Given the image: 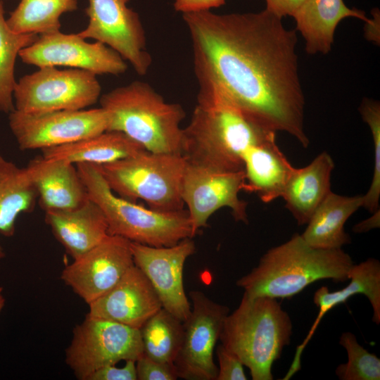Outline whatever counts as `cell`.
Listing matches in <instances>:
<instances>
[{
  "label": "cell",
  "mask_w": 380,
  "mask_h": 380,
  "mask_svg": "<svg viewBox=\"0 0 380 380\" xmlns=\"http://www.w3.org/2000/svg\"><path fill=\"white\" fill-rule=\"evenodd\" d=\"M199 84L211 86L248 118L287 132L304 148L305 96L296 30L266 8L257 13L182 14Z\"/></svg>",
  "instance_id": "obj_1"
},
{
  "label": "cell",
  "mask_w": 380,
  "mask_h": 380,
  "mask_svg": "<svg viewBox=\"0 0 380 380\" xmlns=\"http://www.w3.org/2000/svg\"><path fill=\"white\" fill-rule=\"evenodd\" d=\"M276 139L215 88L199 84L197 104L183 129L182 154L190 163L226 171L243 170L251 147Z\"/></svg>",
  "instance_id": "obj_2"
},
{
  "label": "cell",
  "mask_w": 380,
  "mask_h": 380,
  "mask_svg": "<svg viewBox=\"0 0 380 380\" xmlns=\"http://www.w3.org/2000/svg\"><path fill=\"white\" fill-rule=\"evenodd\" d=\"M353 264L342 248H315L295 234L285 243L269 249L258 265L236 284L250 296L290 298L320 279L348 280Z\"/></svg>",
  "instance_id": "obj_3"
},
{
  "label": "cell",
  "mask_w": 380,
  "mask_h": 380,
  "mask_svg": "<svg viewBox=\"0 0 380 380\" xmlns=\"http://www.w3.org/2000/svg\"><path fill=\"white\" fill-rule=\"evenodd\" d=\"M293 325L277 298L243 293L225 317L221 344L247 367L253 380H272V367L290 344Z\"/></svg>",
  "instance_id": "obj_4"
},
{
  "label": "cell",
  "mask_w": 380,
  "mask_h": 380,
  "mask_svg": "<svg viewBox=\"0 0 380 380\" xmlns=\"http://www.w3.org/2000/svg\"><path fill=\"white\" fill-rule=\"evenodd\" d=\"M99 102L108 117L107 130L125 134L148 151L182 154L185 111L148 83L136 80L115 88Z\"/></svg>",
  "instance_id": "obj_5"
},
{
  "label": "cell",
  "mask_w": 380,
  "mask_h": 380,
  "mask_svg": "<svg viewBox=\"0 0 380 380\" xmlns=\"http://www.w3.org/2000/svg\"><path fill=\"white\" fill-rule=\"evenodd\" d=\"M75 165L89 198L104 215L109 235L154 247L171 246L186 238L194 237L187 210L161 212L146 208L115 194L98 165Z\"/></svg>",
  "instance_id": "obj_6"
},
{
  "label": "cell",
  "mask_w": 380,
  "mask_h": 380,
  "mask_svg": "<svg viewBox=\"0 0 380 380\" xmlns=\"http://www.w3.org/2000/svg\"><path fill=\"white\" fill-rule=\"evenodd\" d=\"M187 161L181 153L144 150L134 156L100 165L101 172L118 196L161 212L184 209L182 197Z\"/></svg>",
  "instance_id": "obj_7"
},
{
  "label": "cell",
  "mask_w": 380,
  "mask_h": 380,
  "mask_svg": "<svg viewBox=\"0 0 380 380\" xmlns=\"http://www.w3.org/2000/svg\"><path fill=\"white\" fill-rule=\"evenodd\" d=\"M39 68L16 82L15 110L23 113L82 110L95 104L101 97V84L91 72L54 66Z\"/></svg>",
  "instance_id": "obj_8"
},
{
  "label": "cell",
  "mask_w": 380,
  "mask_h": 380,
  "mask_svg": "<svg viewBox=\"0 0 380 380\" xmlns=\"http://www.w3.org/2000/svg\"><path fill=\"white\" fill-rule=\"evenodd\" d=\"M65 361L76 378L87 380L96 370L120 361H137L143 355L139 329L86 315L76 325Z\"/></svg>",
  "instance_id": "obj_9"
},
{
  "label": "cell",
  "mask_w": 380,
  "mask_h": 380,
  "mask_svg": "<svg viewBox=\"0 0 380 380\" xmlns=\"http://www.w3.org/2000/svg\"><path fill=\"white\" fill-rule=\"evenodd\" d=\"M10 129L22 151L60 146L99 134L108 129V117L101 107L8 114Z\"/></svg>",
  "instance_id": "obj_10"
},
{
  "label": "cell",
  "mask_w": 380,
  "mask_h": 380,
  "mask_svg": "<svg viewBox=\"0 0 380 380\" xmlns=\"http://www.w3.org/2000/svg\"><path fill=\"white\" fill-rule=\"evenodd\" d=\"M189 297L191 312L183 322L182 342L174 362L177 374L187 380H215L213 353L229 309L201 291H190Z\"/></svg>",
  "instance_id": "obj_11"
},
{
  "label": "cell",
  "mask_w": 380,
  "mask_h": 380,
  "mask_svg": "<svg viewBox=\"0 0 380 380\" xmlns=\"http://www.w3.org/2000/svg\"><path fill=\"white\" fill-rule=\"evenodd\" d=\"M131 0H88L85 29L77 33L117 51L135 72L145 75L152 58L146 49V37L139 15L127 6Z\"/></svg>",
  "instance_id": "obj_12"
},
{
  "label": "cell",
  "mask_w": 380,
  "mask_h": 380,
  "mask_svg": "<svg viewBox=\"0 0 380 380\" xmlns=\"http://www.w3.org/2000/svg\"><path fill=\"white\" fill-rule=\"evenodd\" d=\"M244 184V170L226 171L187 162L182 197L187 206L194 236L207 227L210 217L222 208H230L236 221L248 223L247 203L239 197Z\"/></svg>",
  "instance_id": "obj_13"
},
{
  "label": "cell",
  "mask_w": 380,
  "mask_h": 380,
  "mask_svg": "<svg viewBox=\"0 0 380 380\" xmlns=\"http://www.w3.org/2000/svg\"><path fill=\"white\" fill-rule=\"evenodd\" d=\"M18 56L24 63L38 68L66 66L85 70L95 75H118L127 65L123 58L107 45L87 42L77 34L59 31L38 35Z\"/></svg>",
  "instance_id": "obj_14"
},
{
  "label": "cell",
  "mask_w": 380,
  "mask_h": 380,
  "mask_svg": "<svg viewBox=\"0 0 380 380\" xmlns=\"http://www.w3.org/2000/svg\"><path fill=\"white\" fill-rule=\"evenodd\" d=\"M134 265L131 241L108 235L65 266L61 279L89 305L113 288Z\"/></svg>",
  "instance_id": "obj_15"
},
{
  "label": "cell",
  "mask_w": 380,
  "mask_h": 380,
  "mask_svg": "<svg viewBox=\"0 0 380 380\" xmlns=\"http://www.w3.org/2000/svg\"><path fill=\"white\" fill-rule=\"evenodd\" d=\"M131 250L134 265L149 280L162 307L184 322L191 305L184 291L183 272L186 259L196 251L192 238L164 247L131 242Z\"/></svg>",
  "instance_id": "obj_16"
},
{
  "label": "cell",
  "mask_w": 380,
  "mask_h": 380,
  "mask_svg": "<svg viewBox=\"0 0 380 380\" xmlns=\"http://www.w3.org/2000/svg\"><path fill=\"white\" fill-rule=\"evenodd\" d=\"M88 305L90 317L137 329L163 308L149 280L135 265L113 288Z\"/></svg>",
  "instance_id": "obj_17"
},
{
  "label": "cell",
  "mask_w": 380,
  "mask_h": 380,
  "mask_svg": "<svg viewBox=\"0 0 380 380\" xmlns=\"http://www.w3.org/2000/svg\"><path fill=\"white\" fill-rule=\"evenodd\" d=\"M350 283L343 289L330 292L327 286H322L314 293L313 302L319 312L303 341L297 346L294 357L283 380H288L301 368L302 353L315 332L323 317L335 306L344 303L356 294H363L369 300L373 310L372 320L380 323V262L377 259L367 260L351 267L348 272Z\"/></svg>",
  "instance_id": "obj_18"
},
{
  "label": "cell",
  "mask_w": 380,
  "mask_h": 380,
  "mask_svg": "<svg viewBox=\"0 0 380 380\" xmlns=\"http://www.w3.org/2000/svg\"><path fill=\"white\" fill-rule=\"evenodd\" d=\"M26 167L45 212L74 209L88 201L86 187L75 164L40 156Z\"/></svg>",
  "instance_id": "obj_19"
},
{
  "label": "cell",
  "mask_w": 380,
  "mask_h": 380,
  "mask_svg": "<svg viewBox=\"0 0 380 380\" xmlns=\"http://www.w3.org/2000/svg\"><path fill=\"white\" fill-rule=\"evenodd\" d=\"M45 221L55 238L73 260L109 235L104 215L89 198L74 209L45 212Z\"/></svg>",
  "instance_id": "obj_20"
},
{
  "label": "cell",
  "mask_w": 380,
  "mask_h": 380,
  "mask_svg": "<svg viewBox=\"0 0 380 380\" xmlns=\"http://www.w3.org/2000/svg\"><path fill=\"white\" fill-rule=\"evenodd\" d=\"M334 163L323 151L307 166L294 167L281 198L286 208L299 226L306 224L311 215L331 190V176Z\"/></svg>",
  "instance_id": "obj_21"
},
{
  "label": "cell",
  "mask_w": 380,
  "mask_h": 380,
  "mask_svg": "<svg viewBox=\"0 0 380 380\" xmlns=\"http://www.w3.org/2000/svg\"><path fill=\"white\" fill-rule=\"evenodd\" d=\"M293 17L309 54L330 51L335 30L343 18L355 17L367 24L373 22L362 11L349 8L343 0H305Z\"/></svg>",
  "instance_id": "obj_22"
},
{
  "label": "cell",
  "mask_w": 380,
  "mask_h": 380,
  "mask_svg": "<svg viewBox=\"0 0 380 380\" xmlns=\"http://www.w3.org/2000/svg\"><path fill=\"white\" fill-rule=\"evenodd\" d=\"M243 190L255 193L268 203L281 197L294 167L276 143V139L248 148L243 156Z\"/></svg>",
  "instance_id": "obj_23"
},
{
  "label": "cell",
  "mask_w": 380,
  "mask_h": 380,
  "mask_svg": "<svg viewBox=\"0 0 380 380\" xmlns=\"http://www.w3.org/2000/svg\"><path fill=\"white\" fill-rule=\"evenodd\" d=\"M363 203L364 195L347 196L330 191L311 215L301 237L315 248H342L351 241L344 224Z\"/></svg>",
  "instance_id": "obj_24"
},
{
  "label": "cell",
  "mask_w": 380,
  "mask_h": 380,
  "mask_svg": "<svg viewBox=\"0 0 380 380\" xmlns=\"http://www.w3.org/2000/svg\"><path fill=\"white\" fill-rule=\"evenodd\" d=\"M144 150L143 146L118 131L106 130L99 134L65 145L46 148L42 156L63 160L77 165H103L134 156Z\"/></svg>",
  "instance_id": "obj_25"
},
{
  "label": "cell",
  "mask_w": 380,
  "mask_h": 380,
  "mask_svg": "<svg viewBox=\"0 0 380 380\" xmlns=\"http://www.w3.org/2000/svg\"><path fill=\"white\" fill-rule=\"evenodd\" d=\"M37 198L27 168L20 167L0 155V234L13 236L18 217L30 212ZM4 256L0 244V260Z\"/></svg>",
  "instance_id": "obj_26"
},
{
  "label": "cell",
  "mask_w": 380,
  "mask_h": 380,
  "mask_svg": "<svg viewBox=\"0 0 380 380\" xmlns=\"http://www.w3.org/2000/svg\"><path fill=\"white\" fill-rule=\"evenodd\" d=\"M77 9V0H20L6 23L16 33L48 34L60 30L63 13Z\"/></svg>",
  "instance_id": "obj_27"
},
{
  "label": "cell",
  "mask_w": 380,
  "mask_h": 380,
  "mask_svg": "<svg viewBox=\"0 0 380 380\" xmlns=\"http://www.w3.org/2000/svg\"><path fill=\"white\" fill-rule=\"evenodd\" d=\"M143 354L160 362L174 364L183 338V322L163 308L139 329Z\"/></svg>",
  "instance_id": "obj_28"
},
{
  "label": "cell",
  "mask_w": 380,
  "mask_h": 380,
  "mask_svg": "<svg viewBox=\"0 0 380 380\" xmlns=\"http://www.w3.org/2000/svg\"><path fill=\"white\" fill-rule=\"evenodd\" d=\"M36 34H20L12 31L4 17L0 1V111L9 114L15 110L13 90L16 83L15 63L19 52L32 44Z\"/></svg>",
  "instance_id": "obj_29"
},
{
  "label": "cell",
  "mask_w": 380,
  "mask_h": 380,
  "mask_svg": "<svg viewBox=\"0 0 380 380\" xmlns=\"http://www.w3.org/2000/svg\"><path fill=\"white\" fill-rule=\"evenodd\" d=\"M339 344L346 350L348 355L347 362L339 365L336 369L335 373L339 379H380V359L360 345L353 333H343Z\"/></svg>",
  "instance_id": "obj_30"
},
{
  "label": "cell",
  "mask_w": 380,
  "mask_h": 380,
  "mask_svg": "<svg viewBox=\"0 0 380 380\" xmlns=\"http://www.w3.org/2000/svg\"><path fill=\"white\" fill-rule=\"evenodd\" d=\"M359 111L368 125L373 140L374 171L370 186L364 195L363 206L373 213L379 209L380 198V105L374 100L365 99Z\"/></svg>",
  "instance_id": "obj_31"
},
{
  "label": "cell",
  "mask_w": 380,
  "mask_h": 380,
  "mask_svg": "<svg viewBox=\"0 0 380 380\" xmlns=\"http://www.w3.org/2000/svg\"><path fill=\"white\" fill-rule=\"evenodd\" d=\"M138 380H175L178 378L174 364L153 360L144 354L136 361Z\"/></svg>",
  "instance_id": "obj_32"
},
{
  "label": "cell",
  "mask_w": 380,
  "mask_h": 380,
  "mask_svg": "<svg viewBox=\"0 0 380 380\" xmlns=\"http://www.w3.org/2000/svg\"><path fill=\"white\" fill-rule=\"evenodd\" d=\"M219 362L215 380H246L248 378L243 370V365L232 353L222 344L216 349Z\"/></svg>",
  "instance_id": "obj_33"
},
{
  "label": "cell",
  "mask_w": 380,
  "mask_h": 380,
  "mask_svg": "<svg viewBox=\"0 0 380 380\" xmlns=\"http://www.w3.org/2000/svg\"><path fill=\"white\" fill-rule=\"evenodd\" d=\"M87 380H137L136 362L125 361L122 367L108 365L93 372Z\"/></svg>",
  "instance_id": "obj_34"
},
{
  "label": "cell",
  "mask_w": 380,
  "mask_h": 380,
  "mask_svg": "<svg viewBox=\"0 0 380 380\" xmlns=\"http://www.w3.org/2000/svg\"><path fill=\"white\" fill-rule=\"evenodd\" d=\"M225 4V0H175L174 9L184 13L210 11Z\"/></svg>",
  "instance_id": "obj_35"
},
{
  "label": "cell",
  "mask_w": 380,
  "mask_h": 380,
  "mask_svg": "<svg viewBox=\"0 0 380 380\" xmlns=\"http://www.w3.org/2000/svg\"><path fill=\"white\" fill-rule=\"evenodd\" d=\"M305 0H265L266 9L283 18L292 16Z\"/></svg>",
  "instance_id": "obj_36"
},
{
  "label": "cell",
  "mask_w": 380,
  "mask_h": 380,
  "mask_svg": "<svg viewBox=\"0 0 380 380\" xmlns=\"http://www.w3.org/2000/svg\"><path fill=\"white\" fill-rule=\"evenodd\" d=\"M372 216L355 224L353 231L356 233L367 232L372 229L379 227V209L372 213Z\"/></svg>",
  "instance_id": "obj_37"
},
{
  "label": "cell",
  "mask_w": 380,
  "mask_h": 380,
  "mask_svg": "<svg viewBox=\"0 0 380 380\" xmlns=\"http://www.w3.org/2000/svg\"><path fill=\"white\" fill-rule=\"evenodd\" d=\"M5 305V298L3 294V288L0 286V313Z\"/></svg>",
  "instance_id": "obj_38"
},
{
  "label": "cell",
  "mask_w": 380,
  "mask_h": 380,
  "mask_svg": "<svg viewBox=\"0 0 380 380\" xmlns=\"http://www.w3.org/2000/svg\"></svg>",
  "instance_id": "obj_39"
}]
</instances>
